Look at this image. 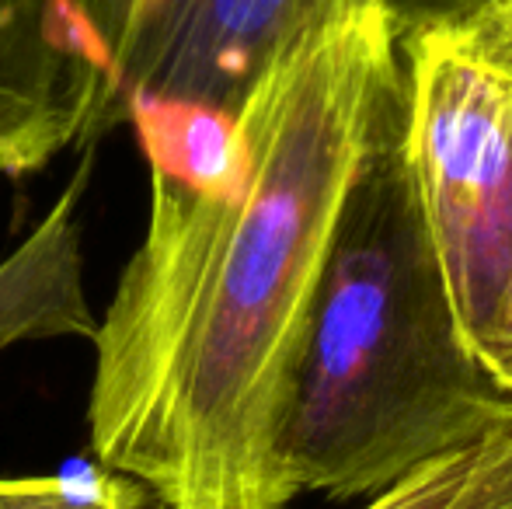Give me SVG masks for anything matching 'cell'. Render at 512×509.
<instances>
[{"label": "cell", "mask_w": 512, "mask_h": 509, "mask_svg": "<svg viewBox=\"0 0 512 509\" xmlns=\"http://www.w3.org/2000/svg\"><path fill=\"white\" fill-rule=\"evenodd\" d=\"M474 353L481 356V363L488 367V374H492L495 381L512 394V276H509L506 290H502L492 321H488V328L481 332L478 346H474Z\"/></svg>", "instance_id": "9"}, {"label": "cell", "mask_w": 512, "mask_h": 509, "mask_svg": "<svg viewBox=\"0 0 512 509\" xmlns=\"http://www.w3.org/2000/svg\"><path fill=\"white\" fill-rule=\"evenodd\" d=\"M398 0H300L216 185L150 178L95 318L98 468L164 509H290L283 433L345 203L401 126Z\"/></svg>", "instance_id": "1"}, {"label": "cell", "mask_w": 512, "mask_h": 509, "mask_svg": "<svg viewBox=\"0 0 512 509\" xmlns=\"http://www.w3.org/2000/svg\"><path fill=\"white\" fill-rule=\"evenodd\" d=\"M0 509H147L143 489L105 468L0 478Z\"/></svg>", "instance_id": "8"}, {"label": "cell", "mask_w": 512, "mask_h": 509, "mask_svg": "<svg viewBox=\"0 0 512 509\" xmlns=\"http://www.w3.org/2000/svg\"><path fill=\"white\" fill-rule=\"evenodd\" d=\"M77 199L81 178L0 262V349L46 339H91L95 332L98 314L91 311L84 286Z\"/></svg>", "instance_id": "6"}, {"label": "cell", "mask_w": 512, "mask_h": 509, "mask_svg": "<svg viewBox=\"0 0 512 509\" xmlns=\"http://www.w3.org/2000/svg\"><path fill=\"white\" fill-rule=\"evenodd\" d=\"M84 81L60 0H0V178H28L81 140Z\"/></svg>", "instance_id": "5"}, {"label": "cell", "mask_w": 512, "mask_h": 509, "mask_svg": "<svg viewBox=\"0 0 512 509\" xmlns=\"http://www.w3.org/2000/svg\"><path fill=\"white\" fill-rule=\"evenodd\" d=\"M485 509H512V496L509 499H499V503H492V506H485Z\"/></svg>", "instance_id": "11"}, {"label": "cell", "mask_w": 512, "mask_h": 509, "mask_svg": "<svg viewBox=\"0 0 512 509\" xmlns=\"http://www.w3.org/2000/svg\"><path fill=\"white\" fill-rule=\"evenodd\" d=\"M84 81L81 140L136 112L234 123L300 0H60Z\"/></svg>", "instance_id": "4"}, {"label": "cell", "mask_w": 512, "mask_h": 509, "mask_svg": "<svg viewBox=\"0 0 512 509\" xmlns=\"http://www.w3.org/2000/svg\"><path fill=\"white\" fill-rule=\"evenodd\" d=\"M401 154L471 346L512 276V0L401 11Z\"/></svg>", "instance_id": "3"}, {"label": "cell", "mask_w": 512, "mask_h": 509, "mask_svg": "<svg viewBox=\"0 0 512 509\" xmlns=\"http://www.w3.org/2000/svg\"><path fill=\"white\" fill-rule=\"evenodd\" d=\"M512 429L453 307L411 185L401 126L345 203L293 381L283 461L297 492L380 496Z\"/></svg>", "instance_id": "2"}, {"label": "cell", "mask_w": 512, "mask_h": 509, "mask_svg": "<svg viewBox=\"0 0 512 509\" xmlns=\"http://www.w3.org/2000/svg\"><path fill=\"white\" fill-rule=\"evenodd\" d=\"M439 4H453V0H415V7H439Z\"/></svg>", "instance_id": "10"}, {"label": "cell", "mask_w": 512, "mask_h": 509, "mask_svg": "<svg viewBox=\"0 0 512 509\" xmlns=\"http://www.w3.org/2000/svg\"><path fill=\"white\" fill-rule=\"evenodd\" d=\"M512 496V429L446 454L363 509H485Z\"/></svg>", "instance_id": "7"}]
</instances>
